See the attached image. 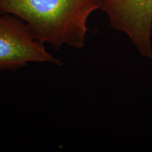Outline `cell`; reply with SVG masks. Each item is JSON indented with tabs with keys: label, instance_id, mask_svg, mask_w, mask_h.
I'll list each match as a JSON object with an SVG mask.
<instances>
[{
	"label": "cell",
	"instance_id": "7a4b0ae2",
	"mask_svg": "<svg viewBox=\"0 0 152 152\" xmlns=\"http://www.w3.org/2000/svg\"><path fill=\"white\" fill-rule=\"evenodd\" d=\"M30 63L61 64L34 37L23 20L0 13V72L16 71Z\"/></svg>",
	"mask_w": 152,
	"mask_h": 152
},
{
	"label": "cell",
	"instance_id": "6da1fadb",
	"mask_svg": "<svg viewBox=\"0 0 152 152\" xmlns=\"http://www.w3.org/2000/svg\"><path fill=\"white\" fill-rule=\"evenodd\" d=\"M101 6L102 0H0V13L23 20L44 45L81 49L89 18Z\"/></svg>",
	"mask_w": 152,
	"mask_h": 152
},
{
	"label": "cell",
	"instance_id": "3957f363",
	"mask_svg": "<svg viewBox=\"0 0 152 152\" xmlns=\"http://www.w3.org/2000/svg\"><path fill=\"white\" fill-rule=\"evenodd\" d=\"M112 28L125 33L142 56L152 58V0H102Z\"/></svg>",
	"mask_w": 152,
	"mask_h": 152
}]
</instances>
